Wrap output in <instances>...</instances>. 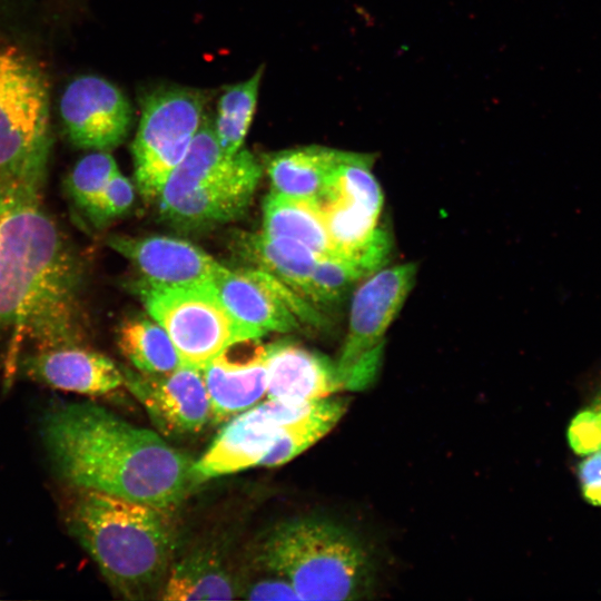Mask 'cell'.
Instances as JSON below:
<instances>
[{"mask_svg": "<svg viewBox=\"0 0 601 601\" xmlns=\"http://www.w3.org/2000/svg\"><path fill=\"white\" fill-rule=\"evenodd\" d=\"M237 245L240 255L254 264L255 268L269 273L302 296L321 257L294 239L264 231L243 235Z\"/></svg>", "mask_w": 601, "mask_h": 601, "instance_id": "44dd1931", "label": "cell"}, {"mask_svg": "<svg viewBox=\"0 0 601 601\" xmlns=\"http://www.w3.org/2000/svg\"><path fill=\"white\" fill-rule=\"evenodd\" d=\"M243 270L268 290L298 319L299 323L303 322L318 328L326 325V318L322 315L319 309L284 282L258 268H247Z\"/></svg>", "mask_w": 601, "mask_h": 601, "instance_id": "83f0119b", "label": "cell"}, {"mask_svg": "<svg viewBox=\"0 0 601 601\" xmlns=\"http://www.w3.org/2000/svg\"><path fill=\"white\" fill-rule=\"evenodd\" d=\"M264 68L247 80L229 86L218 100L214 131L227 155L238 152L250 127L258 98Z\"/></svg>", "mask_w": 601, "mask_h": 601, "instance_id": "d4e9b609", "label": "cell"}, {"mask_svg": "<svg viewBox=\"0 0 601 601\" xmlns=\"http://www.w3.org/2000/svg\"><path fill=\"white\" fill-rule=\"evenodd\" d=\"M118 170L116 160L107 150H92L76 162L65 179V189L81 214L88 213Z\"/></svg>", "mask_w": 601, "mask_h": 601, "instance_id": "4316f807", "label": "cell"}, {"mask_svg": "<svg viewBox=\"0 0 601 601\" xmlns=\"http://www.w3.org/2000/svg\"><path fill=\"white\" fill-rule=\"evenodd\" d=\"M204 96L185 87H160L144 97L132 156L140 194L156 199L203 124Z\"/></svg>", "mask_w": 601, "mask_h": 601, "instance_id": "ba28073f", "label": "cell"}, {"mask_svg": "<svg viewBox=\"0 0 601 601\" xmlns=\"http://www.w3.org/2000/svg\"><path fill=\"white\" fill-rule=\"evenodd\" d=\"M107 245L126 257L141 273L144 282L159 286L211 283L226 269L194 244L179 238H134L111 235Z\"/></svg>", "mask_w": 601, "mask_h": 601, "instance_id": "4fadbf2b", "label": "cell"}, {"mask_svg": "<svg viewBox=\"0 0 601 601\" xmlns=\"http://www.w3.org/2000/svg\"><path fill=\"white\" fill-rule=\"evenodd\" d=\"M41 436L58 476L69 485L173 511L196 484L194 461L161 434L132 425L90 402L49 411Z\"/></svg>", "mask_w": 601, "mask_h": 601, "instance_id": "7a4b0ae2", "label": "cell"}, {"mask_svg": "<svg viewBox=\"0 0 601 601\" xmlns=\"http://www.w3.org/2000/svg\"><path fill=\"white\" fill-rule=\"evenodd\" d=\"M263 231L294 239L319 256L335 255L318 201L273 191L264 204Z\"/></svg>", "mask_w": 601, "mask_h": 601, "instance_id": "7402d4cb", "label": "cell"}, {"mask_svg": "<svg viewBox=\"0 0 601 601\" xmlns=\"http://www.w3.org/2000/svg\"><path fill=\"white\" fill-rule=\"evenodd\" d=\"M240 150L227 155L220 148L214 128L203 122L185 157L167 177L156 198L159 210L167 209L204 184L230 171L239 160Z\"/></svg>", "mask_w": 601, "mask_h": 601, "instance_id": "ffe728a7", "label": "cell"}, {"mask_svg": "<svg viewBox=\"0 0 601 601\" xmlns=\"http://www.w3.org/2000/svg\"><path fill=\"white\" fill-rule=\"evenodd\" d=\"M344 152L323 146L276 152L267 162L273 191L319 201Z\"/></svg>", "mask_w": 601, "mask_h": 601, "instance_id": "ac0fdd59", "label": "cell"}, {"mask_svg": "<svg viewBox=\"0 0 601 601\" xmlns=\"http://www.w3.org/2000/svg\"><path fill=\"white\" fill-rule=\"evenodd\" d=\"M139 296L169 335L181 365L203 368L230 344L262 334L236 319L213 283L159 286L142 282Z\"/></svg>", "mask_w": 601, "mask_h": 601, "instance_id": "8992f818", "label": "cell"}, {"mask_svg": "<svg viewBox=\"0 0 601 601\" xmlns=\"http://www.w3.org/2000/svg\"><path fill=\"white\" fill-rule=\"evenodd\" d=\"M49 93L37 61L0 39V185L42 194L52 148Z\"/></svg>", "mask_w": 601, "mask_h": 601, "instance_id": "5b68a950", "label": "cell"}, {"mask_svg": "<svg viewBox=\"0 0 601 601\" xmlns=\"http://www.w3.org/2000/svg\"><path fill=\"white\" fill-rule=\"evenodd\" d=\"M135 190L130 180L118 170L88 210L85 217L96 227L102 228L122 216L132 205Z\"/></svg>", "mask_w": 601, "mask_h": 601, "instance_id": "f1b7e54d", "label": "cell"}, {"mask_svg": "<svg viewBox=\"0 0 601 601\" xmlns=\"http://www.w3.org/2000/svg\"><path fill=\"white\" fill-rule=\"evenodd\" d=\"M262 168L247 150H240L237 165L227 174L204 184L160 211L169 223L197 229L229 221L248 207Z\"/></svg>", "mask_w": 601, "mask_h": 601, "instance_id": "5bb4252c", "label": "cell"}, {"mask_svg": "<svg viewBox=\"0 0 601 601\" xmlns=\"http://www.w3.org/2000/svg\"><path fill=\"white\" fill-rule=\"evenodd\" d=\"M124 386L140 402L159 434L193 435L210 423L203 370L180 365L170 373L147 374L121 366Z\"/></svg>", "mask_w": 601, "mask_h": 601, "instance_id": "30bf717a", "label": "cell"}, {"mask_svg": "<svg viewBox=\"0 0 601 601\" xmlns=\"http://www.w3.org/2000/svg\"><path fill=\"white\" fill-rule=\"evenodd\" d=\"M70 142L79 148L108 150L122 142L131 125V107L110 81L93 75L71 80L59 101Z\"/></svg>", "mask_w": 601, "mask_h": 601, "instance_id": "8fae6325", "label": "cell"}, {"mask_svg": "<svg viewBox=\"0 0 601 601\" xmlns=\"http://www.w3.org/2000/svg\"><path fill=\"white\" fill-rule=\"evenodd\" d=\"M566 435L571 450L580 457L601 453V390L572 418Z\"/></svg>", "mask_w": 601, "mask_h": 601, "instance_id": "f546056e", "label": "cell"}, {"mask_svg": "<svg viewBox=\"0 0 601 601\" xmlns=\"http://www.w3.org/2000/svg\"><path fill=\"white\" fill-rule=\"evenodd\" d=\"M417 275L415 263L383 267L353 293L347 335L335 362L344 391L371 387L380 373L385 334L402 309Z\"/></svg>", "mask_w": 601, "mask_h": 601, "instance_id": "52a82bcc", "label": "cell"}, {"mask_svg": "<svg viewBox=\"0 0 601 601\" xmlns=\"http://www.w3.org/2000/svg\"><path fill=\"white\" fill-rule=\"evenodd\" d=\"M41 198L0 185V336L36 351L85 338L82 263Z\"/></svg>", "mask_w": 601, "mask_h": 601, "instance_id": "6da1fadb", "label": "cell"}, {"mask_svg": "<svg viewBox=\"0 0 601 601\" xmlns=\"http://www.w3.org/2000/svg\"><path fill=\"white\" fill-rule=\"evenodd\" d=\"M348 407V400L327 396L318 400L304 415L285 423L269 452L258 466L283 465L314 445L339 422Z\"/></svg>", "mask_w": 601, "mask_h": 601, "instance_id": "603a6c76", "label": "cell"}, {"mask_svg": "<svg viewBox=\"0 0 601 601\" xmlns=\"http://www.w3.org/2000/svg\"><path fill=\"white\" fill-rule=\"evenodd\" d=\"M372 275L356 260L333 255L321 256L312 272L304 297L318 309L337 307L356 283Z\"/></svg>", "mask_w": 601, "mask_h": 601, "instance_id": "484cf974", "label": "cell"}, {"mask_svg": "<svg viewBox=\"0 0 601 601\" xmlns=\"http://www.w3.org/2000/svg\"><path fill=\"white\" fill-rule=\"evenodd\" d=\"M67 524L116 592L129 600L159 599L177 545L169 511L78 489Z\"/></svg>", "mask_w": 601, "mask_h": 601, "instance_id": "3957f363", "label": "cell"}, {"mask_svg": "<svg viewBox=\"0 0 601 601\" xmlns=\"http://www.w3.org/2000/svg\"><path fill=\"white\" fill-rule=\"evenodd\" d=\"M266 370L268 400L303 403L344 391L336 364L298 344L267 345Z\"/></svg>", "mask_w": 601, "mask_h": 601, "instance_id": "2e32d148", "label": "cell"}, {"mask_svg": "<svg viewBox=\"0 0 601 601\" xmlns=\"http://www.w3.org/2000/svg\"><path fill=\"white\" fill-rule=\"evenodd\" d=\"M240 595V585L210 548H195L175 556L160 600H231Z\"/></svg>", "mask_w": 601, "mask_h": 601, "instance_id": "e0dca14e", "label": "cell"}, {"mask_svg": "<svg viewBox=\"0 0 601 601\" xmlns=\"http://www.w3.org/2000/svg\"><path fill=\"white\" fill-rule=\"evenodd\" d=\"M117 343L122 355L139 372L165 374L181 365L169 335L155 319H126L118 328Z\"/></svg>", "mask_w": 601, "mask_h": 601, "instance_id": "cb8c5ba5", "label": "cell"}, {"mask_svg": "<svg viewBox=\"0 0 601 601\" xmlns=\"http://www.w3.org/2000/svg\"><path fill=\"white\" fill-rule=\"evenodd\" d=\"M287 403L268 400L231 417L207 451L193 463L195 481L228 475L258 466L285 423L307 413L317 402Z\"/></svg>", "mask_w": 601, "mask_h": 601, "instance_id": "9c48e42d", "label": "cell"}, {"mask_svg": "<svg viewBox=\"0 0 601 601\" xmlns=\"http://www.w3.org/2000/svg\"><path fill=\"white\" fill-rule=\"evenodd\" d=\"M22 368L38 383L85 395L108 394L124 385L121 366L83 345L38 349L24 357Z\"/></svg>", "mask_w": 601, "mask_h": 601, "instance_id": "9a60e30c", "label": "cell"}, {"mask_svg": "<svg viewBox=\"0 0 601 601\" xmlns=\"http://www.w3.org/2000/svg\"><path fill=\"white\" fill-rule=\"evenodd\" d=\"M257 560L295 589L299 600H354L373 592L375 565L363 541L348 529L304 516L267 532Z\"/></svg>", "mask_w": 601, "mask_h": 601, "instance_id": "277c9868", "label": "cell"}, {"mask_svg": "<svg viewBox=\"0 0 601 601\" xmlns=\"http://www.w3.org/2000/svg\"><path fill=\"white\" fill-rule=\"evenodd\" d=\"M267 345L258 337L237 341L201 370L210 404V423H226L258 404L267 390Z\"/></svg>", "mask_w": 601, "mask_h": 601, "instance_id": "7c38bea8", "label": "cell"}, {"mask_svg": "<svg viewBox=\"0 0 601 601\" xmlns=\"http://www.w3.org/2000/svg\"><path fill=\"white\" fill-rule=\"evenodd\" d=\"M211 283L230 314L262 335L298 328V319L244 270L226 268Z\"/></svg>", "mask_w": 601, "mask_h": 601, "instance_id": "d6986e66", "label": "cell"}, {"mask_svg": "<svg viewBox=\"0 0 601 601\" xmlns=\"http://www.w3.org/2000/svg\"><path fill=\"white\" fill-rule=\"evenodd\" d=\"M239 598L249 600H299L289 581L275 573L242 588Z\"/></svg>", "mask_w": 601, "mask_h": 601, "instance_id": "4dcf8cb0", "label": "cell"}]
</instances>
